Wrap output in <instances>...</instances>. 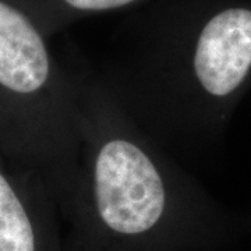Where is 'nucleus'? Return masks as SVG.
<instances>
[{"mask_svg": "<svg viewBox=\"0 0 251 251\" xmlns=\"http://www.w3.org/2000/svg\"><path fill=\"white\" fill-rule=\"evenodd\" d=\"M62 218L44 183L0 150V251H62Z\"/></svg>", "mask_w": 251, "mask_h": 251, "instance_id": "obj_4", "label": "nucleus"}, {"mask_svg": "<svg viewBox=\"0 0 251 251\" xmlns=\"http://www.w3.org/2000/svg\"><path fill=\"white\" fill-rule=\"evenodd\" d=\"M48 38L84 18L134 10L151 0H14Z\"/></svg>", "mask_w": 251, "mask_h": 251, "instance_id": "obj_5", "label": "nucleus"}, {"mask_svg": "<svg viewBox=\"0 0 251 251\" xmlns=\"http://www.w3.org/2000/svg\"><path fill=\"white\" fill-rule=\"evenodd\" d=\"M77 87L80 153L62 251H190L215 242L218 222L165 148L106 90L95 69L69 59Z\"/></svg>", "mask_w": 251, "mask_h": 251, "instance_id": "obj_1", "label": "nucleus"}, {"mask_svg": "<svg viewBox=\"0 0 251 251\" xmlns=\"http://www.w3.org/2000/svg\"><path fill=\"white\" fill-rule=\"evenodd\" d=\"M0 150L44 183L62 218L78 176L74 73L14 0H0Z\"/></svg>", "mask_w": 251, "mask_h": 251, "instance_id": "obj_3", "label": "nucleus"}, {"mask_svg": "<svg viewBox=\"0 0 251 251\" xmlns=\"http://www.w3.org/2000/svg\"><path fill=\"white\" fill-rule=\"evenodd\" d=\"M98 78L128 116L166 148L230 102L251 74V6L151 0L117 29Z\"/></svg>", "mask_w": 251, "mask_h": 251, "instance_id": "obj_2", "label": "nucleus"}]
</instances>
